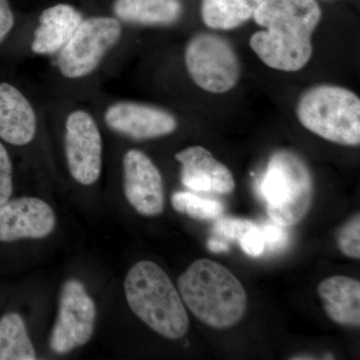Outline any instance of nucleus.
Returning <instances> with one entry per match:
<instances>
[{"instance_id": "f257e3e1", "label": "nucleus", "mask_w": 360, "mask_h": 360, "mask_svg": "<svg viewBox=\"0 0 360 360\" xmlns=\"http://www.w3.org/2000/svg\"><path fill=\"white\" fill-rule=\"evenodd\" d=\"M321 15L316 0H264L253 18L265 30L251 37L250 47L270 68L300 70L311 58L312 33Z\"/></svg>"}, {"instance_id": "f03ea898", "label": "nucleus", "mask_w": 360, "mask_h": 360, "mask_svg": "<svg viewBox=\"0 0 360 360\" xmlns=\"http://www.w3.org/2000/svg\"><path fill=\"white\" fill-rule=\"evenodd\" d=\"M177 283L191 314L210 328H232L245 316V288L224 265L200 258L179 276Z\"/></svg>"}, {"instance_id": "7ed1b4c3", "label": "nucleus", "mask_w": 360, "mask_h": 360, "mask_svg": "<svg viewBox=\"0 0 360 360\" xmlns=\"http://www.w3.org/2000/svg\"><path fill=\"white\" fill-rule=\"evenodd\" d=\"M124 292L130 309L156 333L172 340L186 335V307L160 265L149 260L135 264L125 277Z\"/></svg>"}, {"instance_id": "20e7f679", "label": "nucleus", "mask_w": 360, "mask_h": 360, "mask_svg": "<svg viewBox=\"0 0 360 360\" xmlns=\"http://www.w3.org/2000/svg\"><path fill=\"white\" fill-rule=\"evenodd\" d=\"M124 25L112 15L84 18L65 46L53 58L58 82L73 87L90 82L122 44Z\"/></svg>"}, {"instance_id": "39448f33", "label": "nucleus", "mask_w": 360, "mask_h": 360, "mask_svg": "<svg viewBox=\"0 0 360 360\" xmlns=\"http://www.w3.org/2000/svg\"><path fill=\"white\" fill-rule=\"evenodd\" d=\"M272 221L291 226L304 219L314 198V181L307 163L290 150H278L269 158L258 184Z\"/></svg>"}, {"instance_id": "423d86ee", "label": "nucleus", "mask_w": 360, "mask_h": 360, "mask_svg": "<svg viewBox=\"0 0 360 360\" xmlns=\"http://www.w3.org/2000/svg\"><path fill=\"white\" fill-rule=\"evenodd\" d=\"M296 115L305 129L326 141L356 146L360 143V99L335 85H319L305 91Z\"/></svg>"}, {"instance_id": "0eeeda50", "label": "nucleus", "mask_w": 360, "mask_h": 360, "mask_svg": "<svg viewBox=\"0 0 360 360\" xmlns=\"http://www.w3.org/2000/svg\"><path fill=\"white\" fill-rule=\"evenodd\" d=\"M66 106V105H65ZM63 148L71 179L91 186L101 179L103 139L96 113L82 105H68L61 112Z\"/></svg>"}, {"instance_id": "6e6552de", "label": "nucleus", "mask_w": 360, "mask_h": 360, "mask_svg": "<svg viewBox=\"0 0 360 360\" xmlns=\"http://www.w3.org/2000/svg\"><path fill=\"white\" fill-rule=\"evenodd\" d=\"M184 63L200 89L224 94L238 84L240 66L236 51L224 37L210 33L195 35L187 44Z\"/></svg>"}, {"instance_id": "1a4fd4ad", "label": "nucleus", "mask_w": 360, "mask_h": 360, "mask_svg": "<svg viewBox=\"0 0 360 360\" xmlns=\"http://www.w3.org/2000/svg\"><path fill=\"white\" fill-rule=\"evenodd\" d=\"M96 307L84 283L66 281L59 297L58 319L52 328L49 345L56 354H66L86 345L94 335Z\"/></svg>"}, {"instance_id": "9d476101", "label": "nucleus", "mask_w": 360, "mask_h": 360, "mask_svg": "<svg viewBox=\"0 0 360 360\" xmlns=\"http://www.w3.org/2000/svg\"><path fill=\"white\" fill-rule=\"evenodd\" d=\"M101 122L113 134L134 141H148L174 134L179 127L170 111L139 101L118 99L104 104Z\"/></svg>"}, {"instance_id": "9b49d317", "label": "nucleus", "mask_w": 360, "mask_h": 360, "mask_svg": "<svg viewBox=\"0 0 360 360\" xmlns=\"http://www.w3.org/2000/svg\"><path fill=\"white\" fill-rule=\"evenodd\" d=\"M123 191L129 205L143 217H156L165 210L162 175L153 160L139 149L122 158Z\"/></svg>"}, {"instance_id": "f8f14e48", "label": "nucleus", "mask_w": 360, "mask_h": 360, "mask_svg": "<svg viewBox=\"0 0 360 360\" xmlns=\"http://www.w3.org/2000/svg\"><path fill=\"white\" fill-rule=\"evenodd\" d=\"M41 115L20 85L0 80V141L16 148L30 146L39 132Z\"/></svg>"}, {"instance_id": "ddd939ff", "label": "nucleus", "mask_w": 360, "mask_h": 360, "mask_svg": "<svg viewBox=\"0 0 360 360\" xmlns=\"http://www.w3.org/2000/svg\"><path fill=\"white\" fill-rule=\"evenodd\" d=\"M56 225V213L40 198H15L0 205L1 243L44 238L54 231Z\"/></svg>"}, {"instance_id": "4468645a", "label": "nucleus", "mask_w": 360, "mask_h": 360, "mask_svg": "<svg viewBox=\"0 0 360 360\" xmlns=\"http://www.w3.org/2000/svg\"><path fill=\"white\" fill-rule=\"evenodd\" d=\"M181 165V182L196 193L229 194L236 188L233 175L202 146H189L174 156Z\"/></svg>"}, {"instance_id": "2eb2a0df", "label": "nucleus", "mask_w": 360, "mask_h": 360, "mask_svg": "<svg viewBox=\"0 0 360 360\" xmlns=\"http://www.w3.org/2000/svg\"><path fill=\"white\" fill-rule=\"evenodd\" d=\"M85 16L77 7L54 4L39 14L30 40L33 56L53 58L73 37Z\"/></svg>"}, {"instance_id": "dca6fc26", "label": "nucleus", "mask_w": 360, "mask_h": 360, "mask_svg": "<svg viewBox=\"0 0 360 360\" xmlns=\"http://www.w3.org/2000/svg\"><path fill=\"white\" fill-rule=\"evenodd\" d=\"M324 310L341 326H360V283L356 279L335 276L324 279L317 288Z\"/></svg>"}, {"instance_id": "f3484780", "label": "nucleus", "mask_w": 360, "mask_h": 360, "mask_svg": "<svg viewBox=\"0 0 360 360\" xmlns=\"http://www.w3.org/2000/svg\"><path fill=\"white\" fill-rule=\"evenodd\" d=\"M181 14V0H113L111 4V15L123 25L168 26Z\"/></svg>"}, {"instance_id": "a211bd4d", "label": "nucleus", "mask_w": 360, "mask_h": 360, "mask_svg": "<svg viewBox=\"0 0 360 360\" xmlns=\"http://www.w3.org/2000/svg\"><path fill=\"white\" fill-rule=\"evenodd\" d=\"M264 0H202L203 22L213 30L238 27L255 15Z\"/></svg>"}, {"instance_id": "6ab92c4d", "label": "nucleus", "mask_w": 360, "mask_h": 360, "mask_svg": "<svg viewBox=\"0 0 360 360\" xmlns=\"http://www.w3.org/2000/svg\"><path fill=\"white\" fill-rule=\"evenodd\" d=\"M37 359L34 347L20 314L11 312L0 319V360Z\"/></svg>"}, {"instance_id": "aec40b11", "label": "nucleus", "mask_w": 360, "mask_h": 360, "mask_svg": "<svg viewBox=\"0 0 360 360\" xmlns=\"http://www.w3.org/2000/svg\"><path fill=\"white\" fill-rule=\"evenodd\" d=\"M172 205L177 212L196 220H215L224 212V206L219 201L201 198L189 191L172 194Z\"/></svg>"}, {"instance_id": "412c9836", "label": "nucleus", "mask_w": 360, "mask_h": 360, "mask_svg": "<svg viewBox=\"0 0 360 360\" xmlns=\"http://www.w3.org/2000/svg\"><path fill=\"white\" fill-rule=\"evenodd\" d=\"M338 245L343 255L354 259L360 258L359 213L348 220L338 234Z\"/></svg>"}, {"instance_id": "4be33fe9", "label": "nucleus", "mask_w": 360, "mask_h": 360, "mask_svg": "<svg viewBox=\"0 0 360 360\" xmlns=\"http://www.w3.org/2000/svg\"><path fill=\"white\" fill-rule=\"evenodd\" d=\"M257 224L250 219L232 217H219L213 224V232L222 238L239 240L243 236L255 226Z\"/></svg>"}, {"instance_id": "5701e85b", "label": "nucleus", "mask_w": 360, "mask_h": 360, "mask_svg": "<svg viewBox=\"0 0 360 360\" xmlns=\"http://www.w3.org/2000/svg\"><path fill=\"white\" fill-rule=\"evenodd\" d=\"M13 191V167L8 150L0 141V205L11 198Z\"/></svg>"}, {"instance_id": "b1692460", "label": "nucleus", "mask_w": 360, "mask_h": 360, "mask_svg": "<svg viewBox=\"0 0 360 360\" xmlns=\"http://www.w3.org/2000/svg\"><path fill=\"white\" fill-rule=\"evenodd\" d=\"M283 225L272 221L260 227L264 239L265 248L270 251L281 250L288 241V233Z\"/></svg>"}, {"instance_id": "393cba45", "label": "nucleus", "mask_w": 360, "mask_h": 360, "mask_svg": "<svg viewBox=\"0 0 360 360\" xmlns=\"http://www.w3.org/2000/svg\"><path fill=\"white\" fill-rule=\"evenodd\" d=\"M16 27V18L9 0H0V49L8 41Z\"/></svg>"}, {"instance_id": "a878e982", "label": "nucleus", "mask_w": 360, "mask_h": 360, "mask_svg": "<svg viewBox=\"0 0 360 360\" xmlns=\"http://www.w3.org/2000/svg\"><path fill=\"white\" fill-rule=\"evenodd\" d=\"M238 241L241 250L245 251L246 255H250V257H258L264 252V236H262L260 227H258L257 225L246 232L245 236Z\"/></svg>"}, {"instance_id": "bb28decb", "label": "nucleus", "mask_w": 360, "mask_h": 360, "mask_svg": "<svg viewBox=\"0 0 360 360\" xmlns=\"http://www.w3.org/2000/svg\"><path fill=\"white\" fill-rule=\"evenodd\" d=\"M207 248L213 253L229 252V250H231V248L225 241L215 238L208 239Z\"/></svg>"}]
</instances>
